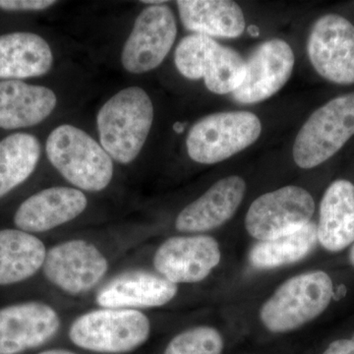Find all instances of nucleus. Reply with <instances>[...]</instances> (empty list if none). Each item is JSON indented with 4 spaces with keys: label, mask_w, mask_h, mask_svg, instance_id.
<instances>
[{
    "label": "nucleus",
    "mask_w": 354,
    "mask_h": 354,
    "mask_svg": "<svg viewBox=\"0 0 354 354\" xmlns=\"http://www.w3.org/2000/svg\"><path fill=\"white\" fill-rule=\"evenodd\" d=\"M178 286L158 272L133 270L114 277L95 295L104 308L139 310L165 306L174 299Z\"/></svg>",
    "instance_id": "dca6fc26"
},
{
    "label": "nucleus",
    "mask_w": 354,
    "mask_h": 354,
    "mask_svg": "<svg viewBox=\"0 0 354 354\" xmlns=\"http://www.w3.org/2000/svg\"><path fill=\"white\" fill-rule=\"evenodd\" d=\"M223 335L215 328L198 326L179 333L162 354H221Z\"/></svg>",
    "instance_id": "393cba45"
},
{
    "label": "nucleus",
    "mask_w": 354,
    "mask_h": 354,
    "mask_svg": "<svg viewBox=\"0 0 354 354\" xmlns=\"http://www.w3.org/2000/svg\"><path fill=\"white\" fill-rule=\"evenodd\" d=\"M186 123L177 122L174 125V131L177 133L183 132L184 127H185Z\"/></svg>",
    "instance_id": "c756f323"
},
{
    "label": "nucleus",
    "mask_w": 354,
    "mask_h": 354,
    "mask_svg": "<svg viewBox=\"0 0 354 354\" xmlns=\"http://www.w3.org/2000/svg\"><path fill=\"white\" fill-rule=\"evenodd\" d=\"M261 131L259 118L249 111L209 114L191 127L186 149L198 164L214 165L252 145Z\"/></svg>",
    "instance_id": "0eeeda50"
},
{
    "label": "nucleus",
    "mask_w": 354,
    "mask_h": 354,
    "mask_svg": "<svg viewBox=\"0 0 354 354\" xmlns=\"http://www.w3.org/2000/svg\"><path fill=\"white\" fill-rule=\"evenodd\" d=\"M248 32L251 35V36L258 37L260 31L259 29H258V27H256V26H250V27L248 28Z\"/></svg>",
    "instance_id": "c85d7f7f"
},
{
    "label": "nucleus",
    "mask_w": 354,
    "mask_h": 354,
    "mask_svg": "<svg viewBox=\"0 0 354 354\" xmlns=\"http://www.w3.org/2000/svg\"><path fill=\"white\" fill-rule=\"evenodd\" d=\"M142 3H147V4H153V6H160V4L167 3V1H164V0H160V1H158V0H148V1H142Z\"/></svg>",
    "instance_id": "7c9ffc66"
},
{
    "label": "nucleus",
    "mask_w": 354,
    "mask_h": 354,
    "mask_svg": "<svg viewBox=\"0 0 354 354\" xmlns=\"http://www.w3.org/2000/svg\"><path fill=\"white\" fill-rule=\"evenodd\" d=\"M315 202L299 186L288 185L261 195L246 214L247 232L258 241H270L301 230L311 221Z\"/></svg>",
    "instance_id": "1a4fd4ad"
},
{
    "label": "nucleus",
    "mask_w": 354,
    "mask_h": 354,
    "mask_svg": "<svg viewBox=\"0 0 354 354\" xmlns=\"http://www.w3.org/2000/svg\"><path fill=\"white\" fill-rule=\"evenodd\" d=\"M46 151L53 167L77 189L100 192L113 180V158L80 128L70 124L55 128L46 140Z\"/></svg>",
    "instance_id": "f03ea898"
},
{
    "label": "nucleus",
    "mask_w": 354,
    "mask_h": 354,
    "mask_svg": "<svg viewBox=\"0 0 354 354\" xmlns=\"http://www.w3.org/2000/svg\"><path fill=\"white\" fill-rule=\"evenodd\" d=\"M318 242L330 252H339L354 242V185L334 181L324 193L317 225Z\"/></svg>",
    "instance_id": "6ab92c4d"
},
{
    "label": "nucleus",
    "mask_w": 354,
    "mask_h": 354,
    "mask_svg": "<svg viewBox=\"0 0 354 354\" xmlns=\"http://www.w3.org/2000/svg\"><path fill=\"white\" fill-rule=\"evenodd\" d=\"M62 327L57 310L38 300L0 308V354H21L57 337Z\"/></svg>",
    "instance_id": "ddd939ff"
},
{
    "label": "nucleus",
    "mask_w": 354,
    "mask_h": 354,
    "mask_svg": "<svg viewBox=\"0 0 354 354\" xmlns=\"http://www.w3.org/2000/svg\"><path fill=\"white\" fill-rule=\"evenodd\" d=\"M220 244L205 234L176 235L165 239L153 254L156 272L167 281L196 283L208 278L220 264Z\"/></svg>",
    "instance_id": "f8f14e48"
},
{
    "label": "nucleus",
    "mask_w": 354,
    "mask_h": 354,
    "mask_svg": "<svg viewBox=\"0 0 354 354\" xmlns=\"http://www.w3.org/2000/svg\"><path fill=\"white\" fill-rule=\"evenodd\" d=\"M57 3L55 0H0V9L7 12L41 11Z\"/></svg>",
    "instance_id": "a878e982"
},
{
    "label": "nucleus",
    "mask_w": 354,
    "mask_h": 354,
    "mask_svg": "<svg viewBox=\"0 0 354 354\" xmlns=\"http://www.w3.org/2000/svg\"><path fill=\"white\" fill-rule=\"evenodd\" d=\"M87 206L88 199L83 191L53 186L21 203L14 215V225L29 234H44L75 220Z\"/></svg>",
    "instance_id": "2eb2a0df"
},
{
    "label": "nucleus",
    "mask_w": 354,
    "mask_h": 354,
    "mask_svg": "<svg viewBox=\"0 0 354 354\" xmlns=\"http://www.w3.org/2000/svg\"><path fill=\"white\" fill-rule=\"evenodd\" d=\"M179 16L188 31L209 38L241 36L245 20L241 7L230 0H179Z\"/></svg>",
    "instance_id": "412c9836"
},
{
    "label": "nucleus",
    "mask_w": 354,
    "mask_h": 354,
    "mask_svg": "<svg viewBox=\"0 0 354 354\" xmlns=\"http://www.w3.org/2000/svg\"><path fill=\"white\" fill-rule=\"evenodd\" d=\"M153 121V102L145 91L139 87L123 88L97 113L101 145L113 160L130 164L145 145Z\"/></svg>",
    "instance_id": "f257e3e1"
},
{
    "label": "nucleus",
    "mask_w": 354,
    "mask_h": 354,
    "mask_svg": "<svg viewBox=\"0 0 354 354\" xmlns=\"http://www.w3.org/2000/svg\"><path fill=\"white\" fill-rule=\"evenodd\" d=\"M354 135V92L330 100L314 111L298 132L293 160L313 169L332 158Z\"/></svg>",
    "instance_id": "39448f33"
},
{
    "label": "nucleus",
    "mask_w": 354,
    "mask_h": 354,
    "mask_svg": "<svg viewBox=\"0 0 354 354\" xmlns=\"http://www.w3.org/2000/svg\"><path fill=\"white\" fill-rule=\"evenodd\" d=\"M109 268L108 258L99 247L86 239H75L48 249L41 272L57 290L80 297L101 285Z\"/></svg>",
    "instance_id": "6e6552de"
},
{
    "label": "nucleus",
    "mask_w": 354,
    "mask_h": 354,
    "mask_svg": "<svg viewBox=\"0 0 354 354\" xmlns=\"http://www.w3.org/2000/svg\"><path fill=\"white\" fill-rule=\"evenodd\" d=\"M334 283L327 272L297 274L279 286L260 309V320L274 334H283L315 320L329 307Z\"/></svg>",
    "instance_id": "7ed1b4c3"
},
{
    "label": "nucleus",
    "mask_w": 354,
    "mask_h": 354,
    "mask_svg": "<svg viewBox=\"0 0 354 354\" xmlns=\"http://www.w3.org/2000/svg\"><path fill=\"white\" fill-rule=\"evenodd\" d=\"M295 64L292 48L283 39L261 44L247 58L245 77L232 97L244 104L269 99L290 80Z\"/></svg>",
    "instance_id": "4468645a"
},
{
    "label": "nucleus",
    "mask_w": 354,
    "mask_h": 354,
    "mask_svg": "<svg viewBox=\"0 0 354 354\" xmlns=\"http://www.w3.org/2000/svg\"><path fill=\"white\" fill-rule=\"evenodd\" d=\"M57 95L50 88L18 80L0 82V128L34 127L43 122L57 106Z\"/></svg>",
    "instance_id": "a211bd4d"
},
{
    "label": "nucleus",
    "mask_w": 354,
    "mask_h": 354,
    "mask_svg": "<svg viewBox=\"0 0 354 354\" xmlns=\"http://www.w3.org/2000/svg\"><path fill=\"white\" fill-rule=\"evenodd\" d=\"M174 62L181 75L190 80L204 79L208 90L216 95L232 94L246 73L245 60L236 50L198 34L181 39Z\"/></svg>",
    "instance_id": "423d86ee"
},
{
    "label": "nucleus",
    "mask_w": 354,
    "mask_h": 354,
    "mask_svg": "<svg viewBox=\"0 0 354 354\" xmlns=\"http://www.w3.org/2000/svg\"><path fill=\"white\" fill-rule=\"evenodd\" d=\"M245 191L246 183L241 176L221 179L178 214L177 232L200 234L220 227L236 213Z\"/></svg>",
    "instance_id": "f3484780"
},
{
    "label": "nucleus",
    "mask_w": 354,
    "mask_h": 354,
    "mask_svg": "<svg viewBox=\"0 0 354 354\" xmlns=\"http://www.w3.org/2000/svg\"><path fill=\"white\" fill-rule=\"evenodd\" d=\"M38 354H78L74 353V351H69V349L65 348H51L46 349V351H41Z\"/></svg>",
    "instance_id": "cd10ccee"
},
{
    "label": "nucleus",
    "mask_w": 354,
    "mask_h": 354,
    "mask_svg": "<svg viewBox=\"0 0 354 354\" xmlns=\"http://www.w3.org/2000/svg\"><path fill=\"white\" fill-rule=\"evenodd\" d=\"M151 321L139 310L100 308L77 317L68 337L79 348L101 354H124L143 346L151 335Z\"/></svg>",
    "instance_id": "20e7f679"
},
{
    "label": "nucleus",
    "mask_w": 354,
    "mask_h": 354,
    "mask_svg": "<svg viewBox=\"0 0 354 354\" xmlns=\"http://www.w3.org/2000/svg\"><path fill=\"white\" fill-rule=\"evenodd\" d=\"M46 245L36 234L18 228L0 230V286L17 285L43 270Z\"/></svg>",
    "instance_id": "4be33fe9"
},
{
    "label": "nucleus",
    "mask_w": 354,
    "mask_h": 354,
    "mask_svg": "<svg viewBox=\"0 0 354 354\" xmlns=\"http://www.w3.org/2000/svg\"><path fill=\"white\" fill-rule=\"evenodd\" d=\"M176 35V17L169 6L147 7L135 20L123 46L121 64L132 74L157 68L171 51Z\"/></svg>",
    "instance_id": "9d476101"
},
{
    "label": "nucleus",
    "mask_w": 354,
    "mask_h": 354,
    "mask_svg": "<svg viewBox=\"0 0 354 354\" xmlns=\"http://www.w3.org/2000/svg\"><path fill=\"white\" fill-rule=\"evenodd\" d=\"M53 64L50 44L34 32L0 36V79L4 81L46 75Z\"/></svg>",
    "instance_id": "aec40b11"
},
{
    "label": "nucleus",
    "mask_w": 354,
    "mask_h": 354,
    "mask_svg": "<svg viewBox=\"0 0 354 354\" xmlns=\"http://www.w3.org/2000/svg\"><path fill=\"white\" fill-rule=\"evenodd\" d=\"M310 62L319 75L339 85L354 84V26L337 14L319 18L307 41Z\"/></svg>",
    "instance_id": "9b49d317"
},
{
    "label": "nucleus",
    "mask_w": 354,
    "mask_h": 354,
    "mask_svg": "<svg viewBox=\"0 0 354 354\" xmlns=\"http://www.w3.org/2000/svg\"><path fill=\"white\" fill-rule=\"evenodd\" d=\"M317 243V225L311 221L293 234L274 241L257 242L249 253V261L256 269H276L304 259Z\"/></svg>",
    "instance_id": "b1692460"
},
{
    "label": "nucleus",
    "mask_w": 354,
    "mask_h": 354,
    "mask_svg": "<svg viewBox=\"0 0 354 354\" xmlns=\"http://www.w3.org/2000/svg\"><path fill=\"white\" fill-rule=\"evenodd\" d=\"M323 354H354V334L351 339H341L333 342Z\"/></svg>",
    "instance_id": "bb28decb"
},
{
    "label": "nucleus",
    "mask_w": 354,
    "mask_h": 354,
    "mask_svg": "<svg viewBox=\"0 0 354 354\" xmlns=\"http://www.w3.org/2000/svg\"><path fill=\"white\" fill-rule=\"evenodd\" d=\"M348 259L349 262H351V264L353 265V267H354V242L353 244H351V251H349Z\"/></svg>",
    "instance_id": "2f4dec72"
},
{
    "label": "nucleus",
    "mask_w": 354,
    "mask_h": 354,
    "mask_svg": "<svg viewBox=\"0 0 354 354\" xmlns=\"http://www.w3.org/2000/svg\"><path fill=\"white\" fill-rule=\"evenodd\" d=\"M41 152L38 138L29 133H13L0 141V198L32 176Z\"/></svg>",
    "instance_id": "5701e85b"
}]
</instances>
